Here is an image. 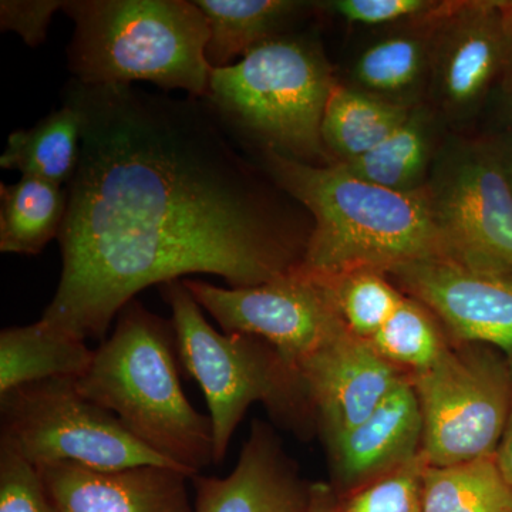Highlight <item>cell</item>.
Masks as SVG:
<instances>
[{"mask_svg":"<svg viewBox=\"0 0 512 512\" xmlns=\"http://www.w3.org/2000/svg\"><path fill=\"white\" fill-rule=\"evenodd\" d=\"M63 103L79 111L82 151L47 325L104 340L150 286L208 274L249 288L302 264L309 234L278 214L204 100L73 79Z\"/></svg>","mask_w":512,"mask_h":512,"instance_id":"obj_1","label":"cell"},{"mask_svg":"<svg viewBox=\"0 0 512 512\" xmlns=\"http://www.w3.org/2000/svg\"><path fill=\"white\" fill-rule=\"evenodd\" d=\"M265 173L312 217L301 268L313 275L355 269L387 272L430 259H451L429 190L400 192L367 183L340 165L303 163L261 150Z\"/></svg>","mask_w":512,"mask_h":512,"instance_id":"obj_2","label":"cell"},{"mask_svg":"<svg viewBox=\"0 0 512 512\" xmlns=\"http://www.w3.org/2000/svg\"><path fill=\"white\" fill-rule=\"evenodd\" d=\"M178 362L173 320L133 299L76 384L144 446L194 477L214 464V434L210 416L188 402Z\"/></svg>","mask_w":512,"mask_h":512,"instance_id":"obj_3","label":"cell"},{"mask_svg":"<svg viewBox=\"0 0 512 512\" xmlns=\"http://www.w3.org/2000/svg\"><path fill=\"white\" fill-rule=\"evenodd\" d=\"M62 12L74 23L67 62L77 82H147L163 92L207 97L210 29L195 2L64 0Z\"/></svg>","mask_w":512,"mask_h":512,"instance_id":"obj_4","label":"cell"},{"mask_svg":"<svg viewBox=\"0 0 512 512\" xmlns=\"http://www.w3.org/2000/svg\"><path fill=\"white\" fill-rule=\"evenodd\" d=\"M171 308L178 359L204 392L214 434V464L227 456L232 436L251 404L261 402L275 420L306 434L316 423L299 370L266 340L218 332L184 279L160 285Z\"/></svg>","mask_w":512,"mask_h":512,"instance_id":"obj_5","label":"cell"},{"mask_svg":"<svg viewBox=\"0 0 512 512\" xmlns=\"http://www.w3.org/2000/svg\"><path fill=\"white\" fill-rule=\"evenodd\" d=\"M336 83L315 43L285 35L212 69L204 101L222 126L251 138L261 150L330 164L320 126Z\"/></svg>","mask_w":512,"mask_h":512,"instance_id":"obj_6","label":"cell"},{"mask_svg":"<svg viewBox=\"0 0 512 512\" xmlns=\"http://www.w3.org/2000/svg\"><path fill=\"white\" fill-rule=\"evenodd\" d=\"M0 429V444L36 468L60 463L101 471L178 468L138 441L117 416L86 399L76 379L43 380L2 394Z\"/></svg>","mask_w":512,"mask_h":512,"instance_id":"obj_7","label":"cell"},{"mask_svg":"<svg viewBox=\"0 0 512 512\" xmlns=\"http://www.w3.org/2000/svg\"><path fill=\"white\" fill-rule=\"evenodd\" d=\"M423 417L421 453L444 467L495 456L512 406V372L500 350L450 343L429 369L410 376Z\"/></svg>","mask_w":512,"mask_h":512,"instance_id":"obj_8","label":"cell"},{"mask_svg":"<svg viewBox=\"0 0 512 512\" xmlns=\"http://www.w3.org/2000/svg\"><path fill=\"white\" fill-rule=\"evenodd\" d=\"M427 190L451 259L512 268V192L491 138L451 148Z\"/></svg>","mask_w":512,"mask_h":512,"instance_id":"obj_9","label":"cell"},{"mask_svg":"<svg viewBox=\"0 0 512 512\" xmlns=\"http://www.w3.org/2000/svg\"><path fill=\"white\" fill-rule=\"evenodd\" d=\"M184 284L222 332L264 339L296 369L348 329L328 288L301 265L249 288H221L197 279H184Z\"/></svg>","mask_w":512,"mask_h":512,"instance_id":"obj_10","label":"cell"},{"mask_svg":"<svg viewBox=\"0 0 512 512\" xmlns=\"http://www.w3.org/2000/svg\"><path fill=\"white\" fill-rule=\"evenodd\" d=\"M386 275L434 313L451 342L493 346L512 372V268L430 259L396 266Z\"/></svg>","mask_w":512,"mask_h":512,"instance_id":"obj_11","label":"cell"},{"mask_svg":"<svg viewBox=\"0 0 512 512\" xmlns=\"http://www.w3.org/2000/svg\"><path fill=\"white\" fill-rule=\"evenodd\" d=\"M511 67L512 45L497 0L441 3L433 19L431 80L450 116L473 113Z\"/></svg>","mask_w":512,"mask_h":512,"instance_id":"obj_12","label":"cell"},{"mask_svg":"<svg viewBox=\"0 0 512 512\" xmlns=\"http://www.w3.org/2000/svg\"><path fill=\"white\" fill-rule=\"evenodd\" d=\"M326 444L355 429L409 375L349 329L298 365Z\"/></svg>","mask_w":512,"mask_h":512,"instance_id":"obj_13","label":"cell"},{"mask_svg":"<svg viewBox=\"0 0 512 512\" xmlns=\"http://www.w3.org/2000/svg\"><path fill=\"white\" fill-rule=\"evenodd\" d=\"M37 471L59 512H194L187 488L191 476L180 468L101 471L60 463Z\"/></svg>","mask_w":512,"mask_h":512,"instance_id":"obj_14","label":"cell"},{"mask_svg":"<svg viewBox=\"0 0 512 512\" xmlns=\"http://www.w3.org/2000/svg\"><path fill=\"white\" fill-rule=\"evenodd\" d=\"M194 512H306L312 485L299 477L268 424L255 420L228 477H191Z\"/></svg>","mask_w":512,"mask_h":512,"instance_id":"obj_15","label":"cell"},{"mask_svg":"<svg viewBox=\"0 0 512 512\" xmlns=\"http://www.w3.org/2000/svg\"><path fill=\"white\" fill-rule=\"evenodd\" d=\"M423 417L410 376L355 429L328 443L336 480L346 493L404 466L421 453Z\"/></svg>","mask_w":512,"mask_h":512,"instance_id":"obj_16","label":"cell"},{"mask_svg":"<svg viewBox=\"0 0 512 512\" xmlns=\"http://www.w3.org/2000/svg\"><path fill=\"white\" fill-rule=\"evenodd\" d=\"M437 10L367 46L353 64L357 89L393 103L417 106V93L431 77V40Z\"/></svg>","mask_w":512,"mask_h":512,"instance_id":"obj_17","label":"cell"},{"mask_svg":"<svg viewBox=\"0 0 512 512\" xmlns=\"http://www.w3.org/2000/svg\"><path fill=\"white\" fill-rule=\"evenodd\" d=\"M86 342L42 319L0 333V396L43 380L79 379L92 365Z\"/></svg>","mask_w":512,"mask_h":512,"instance_id":"obj_18","label":"cell"},{"mask_svg":"<svg viewBox=\"0 0 512 512\" xmlns=\"http://www.w3.org/2000/svg\"><path fill=\"white\" fill-rule=\"evenodd\" d=\"M210 29L207 56L212 69L237 62L249 50L285 36L315 3L295 0H194Z\"/></svg>","mask_w":512,"mask_h":512,"instance_id":"obj_19","label":"cell"},{"mask_svg":"<svg viewBox=\"0 0 512 512\" xmlns=\"http://www.w3.org/2000/svg\"><path fill=\"white\" fill-rule=\"evenodd\" d=\"M412 109L336 83L320 126L323 146L335 158L333 163L365 156L392 134Z\"/></svg>","mask_w":512,"mask_h":512,"instance_id":"obj_20","label":"cell"},{"mask_svg":"<svg viewBox=\"0 0 512 512\" xmlns=\"http://www.w3.org/2000/svg\"><path fill=\"white\" fill-rule=\"evenodd\" d=\"M434 124L433 111L417 104L409 117L365 156L336 164L353 177L389 190H420L426 187L427 170L433 156Z\"/></svg>","mask_w":512,"mask_h":512,"instance_id":"obj_21","label":"cell"},{"mask_svg":"<svg viewBox=\"0 0 512 512\" xmlns=\"http://www.w3.org/2000/svg\"><path fill=\"white\" fill-rule=\"evenodd\" d=\"M80 151L82 120L79 111L63 103L36 126L10 134L0 157V167L19 171L22 177L39 178L66 187L76 173Z\"/></svg>","mask_w":512,"mask_h":512,"instance_id":"obj_22","label":"cell"},{"mask_svg":"<svg viewBox=\"0 0 512 512\" xmlns=\"http://www.w3.org/2000/svg\"><path fill=\"white\" fill-rule=\"evenodd\" d=\"M67 207L69 192L62 185L33 177L0 184V251L39 255L59 238Z\"/></svg>","mask_w":512,"mask_h":512,"instance_id":"obj_23","label":"cell"},{"mask_svg":"<svg viewBox=\"0 0 512 512\" xmlns=\"http://www.w3.org/2000/svg\"><path fill=\"white\" fill-rule=\"evenodd\" d=\"M424 512H512V484L495 456L453 466H427Z\"/></svg>","mask_w":512,"mask_h":512,"instance_id":"obj_24","label":"cell"},{"mask_svg":"<svg viewBox=\"0 0 512 512\" xmlns=\"http://www.w3.org/2000/svg\"><path fill=\"white\" fill-rule=\"evenodd\" d=\"M370 343L387 362L412 376L433 366L451 340L429 308L404 295Z\"/></svg>","mask_w":512,"mask_h":512,"instance_id":"obj_25","label":"cell"},{"mask_svg":"<svg viewBox=\"0 0 512 512\" xmlns=\"http://www.w3.org/2000/svg\"><path fill=\"white\" fill-rule=\"evenodd\" d=\"M315 276L328 288L350 332L362 339H372L404 298L389 276L376 269Z\"/></svg>","mask_w":512,"mask_h":512,"instance_id":"obj_26","label":"cell"},{"mask_svg":"<svg viewBox=\"0 0 512 512\" xmlns=\"http://www.w3.org/2000/svg\"><path fill=\"white\" fill-rule=\"evenodd\" d=\"M423 453L404 466L352 491L340 501V512H424Z\"/></svg>","mask_w":512,"mask_h":512,"instance_id":"obj_27","label":"cell"},{"mask_svg":"<svg viewBox=\"0 0 512 512\" xmlns=\"http://www.w3.org/2000/svg\"><path fill=\"white\" fill-rule=\"evenodd\" d=\"M0 512H59L36 467L0 444Z\"/></svg>","mask_w":512,"mask_h":512,"instance_id":"obj_28","label":"cell"},{"mask_svg":"<svg viewBox=\"0 0 512 512\" xmlns=\"http://www.w3.org/2000/svg\"><path fill=\"white\" fill-rule=\"evenodd\" d=\"M436 0H332L316 3L320 9L356 25L384 26L416 22L439 9Z\"/></svg>","mask_w":512,"mask_h":512,"instance_id":"obj_29","label":"cell"},{"mask_svg":"<svg viewBox=\"0 0 512 512\" xmlns=\"http://www.w3.org/2000/svg\"><path fill=\"white\" fill-rule=\"evenodd\" d=\"M63 6L64 0H2L0 28L18 33L28 46L42 45L53 16Z\"/></svg>","mask_w":512,"mask_h":512,"instance_id":"obj_30","label":"cell"},{"mask_svg":"<svg viewBox=\"0 0 512 512\" xmlns=\"http://www.w3.org/2000/svg\"><path fill=\"white\" fill-rule=\"evenodd\" d=\"M306 512H340L338 494L328 484H312L311 501Z\"/></svg>","mask_w":512,"mask_h":512,"instance_id":"obj_31","label":"cell"},{"mask_svg":"<svg viewBox=\"0 0 512 512\" xmlns=\"http://www.w3.org/2000/svg\"><path fill=\"white\" fill-rule=\"evenodd\" d=\"M493 140L495 153L500 160L501 170H503L505 181L512 192V128L508 127L504 133L491 138Z\"/></svg>","mask_w":512,"mask_h":512,"instance_id":"obj_32","label":"cell"},{"mask_svg":"<svg viewBox=\"0 0 512 512\" xmlns=\"http://www.w3.org/2000/svg\"><path fill=\"white\" fill-rule=\"evenodd\" d=\"M498 467L501 468L505 478L512 484V406L510 416H508L507 426H505L503 439L495 453Z\"/></svg>","mask_w":512,"mask_h":512,"instance_id":"obj_33","label":"cell"},{"mask_svg":"<svg viewBox=\"0 0 512 512\" xmlns=\"http://www.w3.org/2000/svg\"><path fill=\"white\" fill-rule=\"evenodd\" d=\"M501 96H503V109L507 117L508 127L512 128V67L501 83Z\"/></svg>","mask_w":512,"mask_h":512,"instance_id":"obj_34","label":"cell"},{"mask_svg":"<svg viewBox=\"0 0 512 512\" xmlns=\"http://www.w3.org/2000/svg\"><path fill=\"white\" fill-rule=\"evenodd\" d=\"M497 6L503 20L505 35L512 45V0H497Z\"/></svg>","mask_w":512,"mask_h":512,"instance_id":"obj_35","label":"cell"}]
</instances>
